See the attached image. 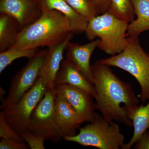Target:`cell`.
Segmentation results:
<instances>
[{"label":"cell","instance_id":"cell-1","mask_svg":"<svg viewBox=\"0 0 149 149\" xmlns=\"http://www.w3.org/2000/svg\"><path fill=\"white\" fill-rule=\"evenodd\" d=\"M109 66L97 61L91 65L93 84L96 91L95 109L104 118L133 127L130 117L139 105L132 86L113 72Z\"/></svg>","mask_w":149,"mask_h":149},{"label":"cell","instance_id":"cell-2","mask_svg":"<svg viewBox=\"0 0 149 149\" xmlns=\"http://www.w3.org/2000/svg\"><path fill=\"white\" fill-rule=\"evenodd\" d=\"M41 8V16L19 31L16 42L10 49L49 48L62 43L72 33L69 21L61 13Z\"/></svg>","mask_w":149,"mask_h":149},{"label":"cell","instance_id":"cell-3","mask_svg":"<svg viewBox=\"0 0 149 149\" xmlns=\"http://www.w3.org/2000/svg\"><path fill=\"white\" fill-rule=\"evenodd\" d=\"M128 24L106 12L88 22L85 32L90 41L100 38L97 47L108 54L114 56L121 53L127 45Z\"/></svg>","mask_w":149,"mask_h":149},{"label":"cell","instance_id":"cell-4","mask_svg":"<svg viewBox=\"0 0 149 149\" xmlns=\"http://www.w3.org/2000/svg\"><path fill=\"white\" fill-rule=\"evenodd\" d=\"M100 61L133 75L141 87L139 98L143 102L149 100V56L141 47L138 37H127V45L121 53Z\"/></svg>","mask_w":149,"mask_h":149},{"label":"cell","instance_id":"cell-5","mask_svg":"<svg viewBox=\"0 0 149 149\" xmlns=\"http://www.w3.org/2000/svg\"><path fill=\"white\" fill-rule=\"evenodd\" d=\"M90 123L79 128L78 134L65 137V141L100 149L121 148L125 138L120 133V125L113 121H107L102 115L97 113Z\"/></svg>","mask_w":149,"mask_h":149},{"label":"cell","instance_id":"cell-6","mask_svg":"<svg viewBox=\"0 0 149 149\" xmlns=\"http://www.w3.org/2000/svg\"><path fill=\"white\" fill-rule=\"evenodd\" d=\"M56 92L47 89L45 95L33 111L28 129L35 136L56 143L62 139L55 109Z\"/></svg>","mask_w":149,"mask_h":149},{"label":"cell","instance_id":"cell-7","mask_svg":"<svg viewBox=\"0 0 149 149\" xmlns=\"http://www.w3.org/2000/svg\"><path fill=\"white\" fill-rule=\"evenodd\" d=\"M40 76L34 85L10 108L2 110L8 124L18 134L28 129L30 117L47 91Z\"/></svg>","mask_w":149,"mask_h":149},{"label":"cell","instance_id":"cell-8","mask_svg":"<svg viewBox=\"0 0 149 149\" xmlns=\"http://www.w3.org/2000/svg\"><path fill=\"white\" fill-rule=\"evenodd\" d=\"M47 51V49L37 51L29 58L26 65L15 75L11 80L9 93L0 107L2 110L13 106L34 85L40 75Z\"/></svg>","mask_w":149,"mask_h":149},{"label":"cell","instance_id":"cell-9","mask_svg":"<svg viewBox=\"0 0 149 149\" xmlns=\"http://www.w3.org/2000/svg\"><path fill=\"white\" fill-rule=\"evenodd\" d=\"M56 93L62 96L73 108L82 123L91 122L95 112L94 97L83 89L68 85H57Z\"/></svg>","mask_w":149,"mask_h":149},{"label":"cell","instance_id":"cell-10","mask_svg":"<svg viewBox=\"0 0 149 149\" xmlns=\"http://www.w3.org/2000/svg\"><path fill=\"white\" fill-rule=\"evenodd\" d=\"M0 12L16 19L20 31L39 18L42 10L37 0H0Z\"/></svg>","mask_w":149,"mask_h":149},{"label":"cell","instance_id":"cell-11","mask_svg":"<svg viewBox=\"0 0 149 149\" xmlns=\"http://www.w3.org/2000/svg\"><path fill=\"white\" fill-rule=\"evenodd\" d=\"M74 34L71 33L62 43L47 49L39 76L42 79L48 90L54 89V82L63 60V53Z\"/></svg>","mask_w":149,"mask_h":149},{"label":"cell","instance_id":"cell-12","mask_svg":"<svg viewBox=\"0 0 149 149\" xmlns=\"http://www.w3.org/2000/svg\"><path fill=\"white\" fill-rule=\"evenodd\" d=\"M100 42L99 38L83 45L70 42L67 48V59L74 64L93 84L90 60L93 52L97 47Z\"/></svg>","mask_w":149,"mask_h":149},{"label":"cell","instance_id":"cell-13","mask_svg":"<svg viewBox=\"0 0 149 149\" xmlns=\"http://www.w3.org/2000/svg\"><path fill=\"white\" fill-rule=\"evenodd\" d=\"M54 84L55 87L61 85H72L90 93L94 98L95 97L96 91L94 85L85 74L66 58L62 61Z\"/></svg>","mask_w":149,"mask_h":149},{"label":"cell","instance_id":"cell-14","mask_svg":"<svg viewBox=\"0 0 149 149\" xmlns=\"http://www.w3.org/2000/svg\"><path fill=\"white\" fill-rule=\"evenodd\" d=\"M55 109L63 138L76 135L77 129L80 128L82 123L70 104L62 96L56 93Z\"/></svg>","mask_w":149,"mask_h":149},{"label":"cell","instance_id":"cell-15","mask_svg":"<svg viewBox=\"0 0 149 149\" xmlns=\"http://www.w3.org/2000/svg\"><path fill=\"white\" fill-rule=\"evenodd\" d=\"M41 8L58 11L67 19L72 32L80 34L85 32L88 21L73 9L65 0H37Z\"/></svg>","mask_w":149,"mask_h":149},{"label":"cell","instance_id":"cell-16","mask_svg":"<svg viewBox=\"0 0 149 149\" xmlns=\"http://www.w3.org/2000/svg\"><path fill=\"white\" fill-rule=\"evenodd\" d=\"M130 1L137 18L129 23L126 36L138 37L149 30V0Z\"/></svg>","mask_w":149,"mask_h":149},{"label":"cell","instance_id":"cell-17","mask_svg":"<svg viewBox=\"0 0 149 149\" xmlns=\"http://www.w3.org/2000/svg\"><path fill=\"white\" fill-rule=\"evenodd\" d=\"M19 32L16 19L6 14H0V52L10 49L15 44Z\"/></svg>","mask_w":149,"mask_h":149},{"label":"cell","instance_id":"cell-18","mask_svg":"<svg viewBox=\"0 0 149 149\" xmlns=\"http://www.w3.org/2000/svg\"><path fill=\"white\" fill-rule=\"evenodd\" d=\"M134 131L130 141L123 146L121 149H130L144 133L149 130V101L146 105H139L130 116Z\"/></svg>","mask_w":149,"mask_h":149},{"label":"cell","instance_id":"cell-19","mask_svg":"<svg viewBox=\"0 0 149 149\" xmlns=\"http://www.w3.org/2000/svg\"><path fill=\"white\" fill-rule=\"evenodd\" d=\"M107 12L129 23L134 20L135 14L130 0H111Z\"/></svg>","mask_w":149,"mask_h":149},{"label":"cell","instance_id":"cell-20","mask_svg":"<svg viewBox=\"0 0 149 149\" xmlns=\"http://www.w3.org/2000/svg\"><path fill=\"white\" fill-rule=\"evenodd\" d=\"M38 51L36 49H9L0 53V73L13 62L17 59L26 57L30 58Z\"/></svg>","mask_w":149,"mask_h":149},{"label":"cell","instance_id":"cell-21","mask_svg":"<svg viewBox=\"0 0 149 149\" xmlns=\"http://www.w3.org/2000/svg\"><path fill=\"white\" fill-rule=\"evenodd\" d=\"M75 11L88 22L100 13L93 0H65Z\"/></svg>","mask_w":149,"mask_h":149},{"label":"cell","instance_id":"cell-22","mask_svg":"<svg viewBox=\"0 0 149 149\" xmlns=\"http://www.w3.org/2000/svg\"><path fill=\"white\" fill-rule=\"evenodd\" d=\"M0 137L1 139H12L24 142L20 135L8 124L2 110L0 113Z\"/></svg>","mask_w":149,"mask_h":149},{"label":"cell","instance_id":"cell-23","mask_svg":"<svg viewBox=\"0 0 149 149\" xmlns=\"http://www.w3.org/2000/svg\"><path fill=\"white\" fill-rule=\"evenodd\" d=\"M24 142H26L29 148L32 149H44V142L45 139L35 136L28 129L19 133Z\"/></svg>","mask_w":149,"mask_h":149},{"label":"cell","instance_id":"cell-24","mask_svg":"<svg viewBox=\"0 0 149 149\" xmlns=\"http://www.w3.org/2000/svg\"><path fill=\"white\" fill-rule=\"evenodd\" d=\"M29 148L24 142L10 139H2L0 142L1 149H26Z\"/></svg>","mask_w":149,"mask_h":149},{"label":"cell","instance_id":"cell-25","mask_svg":"<svg viewBox=\"0 0 149 149\" xmlns=\"http://www.w3.org/2000/svg\"><path fill=\"white\" fill-rule=\"evenodd\" d=\"M134 145V149H149V130L144 133Z\"/></svg>","mask_w":149,"mask_h":149},{"label":"cell","instance_id":"cell-26","mask_svg":"<svg viewBox=\"0 0 149 149\" xmlns=\"http://www.w3.org/2000/svg\"><path fill=\"white\" fill-rule=\"evenodd\" d=\"M99 12L102 14L107 12L109 9L111 3V0H93Z\"/></svg>","mask_w":149,"mask_h":149},{"label":"cell","instance_id":"cell-27","mask_svg":"<svg viewBox=\"0 0 149 149\" xmlns=\"http://www.w3.org/2000/svg\"><path fill=\"white\" fill-rule=\"evenodd\" d=\"M148 55H149V53L148 54Z\"/></svg>","mask_w":149,"mask_h":149}]
</instances>
